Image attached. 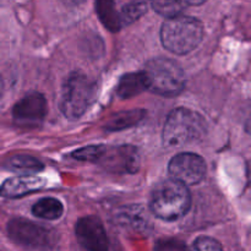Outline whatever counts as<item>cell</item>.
<instances>
[{
  "label": "cell",
  "instance_id": "cell-1",
  "mask_svg": "<svg viewBox=\"0 0 251 251\" xmlns=\"http://www.w3.org/2000/svg\"><path fill=\"white\" fill-rule=\"evenodd\" d=\"M206 132L207 124L203 117L188 108H176L167 117L162 141L167 149H178L201 141Z\"/></svg>",
  "mask_w": 251,
  "mask_h": 251
},
{
  "label": "cell",
  "instance_id": "cell-2",
  "mask_svg": "<svg viewBox=\"0 0 251 251\" xmlns=\"http://www.w3.org/2000/svg\"><path fill=\"white\" fill-rule=\"evenodd\" d=\"M203 38V25L191 16H179L168 19L161 29L162 44L169 51L184 55L193 51Z\"/></svg>",
  "mask_w": 251,
  "mask_h": 251
},
{
  "label": "cell",
  "instance_id": "cell-3",
  "mask_svg": "<svg viewBox=\"0 0 251 251\" xmlns=\"http://www.w3.org/2000/svg\"><path fill=\"white\" fill-rule=\"evenodd\" d=\"M142 74L147 90L163 97L179 95L185 87V74L176 61L168 58H154L147 61Z\"/></svg>",
  "mask_w": 251,
  "mask_h": 251
},
{
  "label": "cell",
  "instance_id": "cell-4",
  "mask_svg": "<svg viewBox=\"0 0 251 251\" xmlns=\"http://www.w3.org/2000/svg\"><path fill=\"white\" fill-rule=\"evenodd\" d=\"M190 206L191 195L188 186L173 179L164 180L152 193L151 210L161 220H179L186 215Z\"/></svg>",
  "mask_w": 251,
  "mask_h": 251
},
{
  "label": "cell",
  "instance_id": "cell-5",
  "mask_svg": "<svg viewBox=\"0 0 251 251\" xmlns=\"http://www.w3.org/2000/svg\"><path fill=\"white\" fill-rule=\"evenodd\" d=\"M97 95V85L81 73H74L66 78L61 91L60 109L68 119L76 120L85 114Z\"/></svg>",
  "mask_w": 251,
  "mask_h": 251
},
{
  "label": "cell",
  "instance_id": "cell-6",
  "mask_svg": "<svg viewBox=\"0 0 251 251\" xmlns=\"http://www.w3.org/2000/svg\"><path fill=\"white\" fill-rule=\"evenodd\" d=\"M7 234L12 242L32 250H49L58 242V235L54 230L26 218L10 221L7 223Z\"/></svg>",
  "mask_w": 251,
  "mask_h": 251
},
{
  "label": "cell",
  "instance_id": "cell-7",
  "mask_svg": "<svg viewBox=\"0 0 251 251\" xmlns=\"http://www.w3.org/2000/svg\"><path fill=\"white\" fill-rule=\"evenodd\" d=\"M140 152L131 145L107 147L100 146L95 163L118 174L136 173L140 168Z\"/></svg>",
  "mask_w": 251,
  "mask_h": 251
},
{
  "label": "cell",
  "instance_id": "cell-8",
  "mask_svg": "<svg viewBox=\"0 0 251 251\" xmlns=\"http://www.w3.org/2000/svg\"><path fill=\"white\" fill-rule=\"evenodd\" d=\"M168 172L173 180L184 185H195L203 180L207 172L205 159L193 152H183L171 159Z\"/></svg>",
  "mask_w": 251,
  "mask_h": 251
},
{
  "label": "cell",
  "instance_id": "cell-9",
  "mask_svg": "<svg viewBox=\"0 0 251 251\" xmlns=\"http://www.w3.org/2000/svg\"><path fill=\"white\" fill-rule=\"evenodd\" d=\"M47 112L48 108L44 96L38 92H32L14 105L12 117L20 126L36 127L43 123Z\"/></svg>",
  "mask_w": 251,
  "mask_h": 251
},
{
  "label": "cell",
  "instance_id": "cell-10",
  "mask_svg": "<svg viewBox=\"0 0 251 251\" xmlns=\"http://www.w3.org/2000/svg\"><path fill=\"white\" fill-rule=\"evenodd\" d=\"M75 234L86 251H108L109 240L102 222L96 216H86L76 223Z\"/></svg>",
  "mask_w": 251,
  "mask_h": 251
},
{
  "label": "cell",
  "instance_id": "cell-11",
  "mask_svg": "<svg viewBox=\"0 0 251 251\" xmlns=\"http://www.w3.org/2000/svg\"><path fill=\"white\" fill-rule=\"evenodd\" d=\"M44 185V180L39 176H14L2 183L0 188V195L2 198L15 199L21 198L27 194L41 190Z\"/></svg>",
  "mask_w": 251,
  "mask_h": 251
},
{
  "label": "cell",
  "instance_id": "cell-12",
  "mask_svg": "<svg viewBox=\"0 0 251 251\" xmlns=\"http://www.w3.org/2000/svg\"><path fill=\"white\" fill-rule=\"evenodd\" d=\"M146 90V80H145L142 71L129 73L122 76V78L119 80V83L117 86V95L123 100H127V98H132L140 95Z\"/></svg>",
  "mask_w": 251,
  "mask_h": 251
},
{
  "label": "cell",
  "instance_id": "cell-13",
  "mask_svg": "<svg viewBox=\"0 0 251 251\" xmlns=\"http://www.w3.org/2000/svg\"><path fill=\"white\" fill-rule=\"evenodd\" d=\"M118 220L124 227L130 228L132 230L146 232V230L152 229L149 218L145 216L144 211L137 206H129V207L123 208L122 212L118 215Z\"/></svg>",
  "mask_w": 251,
  "mask_h": 251
},
{
  "label": "cell",
  "instance_id": "cell-14",
  "mask_svg": "<svg viewBox=\"0 0 251 251\" xmlns=\"http://www.w3.org/2000/svg\"><path fill=\"white\" fill-rule=\"evenodd\" d=\"M145 117V110L142 109H132L120 112L118 114L113 115L107 124L104 125V129L107 131H120V130L129 129L134 126L137 123L141 122Z\"/></svg>",
  "mask_w": 251,
  "mask_h": 251
},
{
  "label": "cell",
  "instance_id": "cell-15",
  "mask_svg": "<svg viewBox=\"0 0 251 251\" xmlns=\"http://www.w3.org/2000/svg\"><path fill=\"white\" fill-rule=\"evenodd\" d=\"M96 9H97L98 17L100 19L102 24L107 27L109 31L118 32L122 28V22H120L119 11L117 10V5L114 1L109 0H100L96 2Z\"/></svg>",
  "mask_w": 251,
  "mask_h": 251
},
{
  "label": "cell",
  "instance_id": "cell-16",
  "mask_svg": "<svg viewBox=\"0 0 251 251\" xmlns=\"http://www.w3.org/2000/svg\"><path fill=\"white\" fill-rule=\"evenodd\" d=\"M64 206L58 199L54 198H44L37 201L32 206V213L39 218L44 220H58L63 216Z\"/></svg>",
  "mask_w": 251,
  "mask_h": 251
},
{
  "label": "cell",
  "instance_id": "cell-17",
  "mask_svg": "<svg viewBox=\"0 0 251 251\" xmlns=\"http://www.w3.org/2000/svg\"><path fill=\"white\" fill-rule=\"evenodd\" d=\"M9 166L12 171L24 176H33L37 172L43 171V163L31 156H15L10 159Z\"/></svg>",
  "mask_w": 251,
  "mask_h": 251
},
{
  "label": "cell",
  "instance_id": "cell-18",
  "mask_svg": "<svg viewBox=\"0 0 251 251\" xmlns=\"http://www.w3.org/2000/svg\"><path fill=\"white\" fill-rule=\"evenodd\" d=\"M147 11V4L142 1L136 2H127L124 6L120 9L119 16L122 26H127V25L132 24L134 21L139 20L140 17Z\"/></svg>",
  "mask_w": 251,
  "mask_h": 251
},
{
  "label": "cell",
  "instance_id": "cell-19",
  "mask_svg": "<svg viewBox=\"0 0 251 251\" xmlns=\"http://www.w3.org/2000/svg\"><path fill=\"white\" fill-rule=\"evenodd\" d=\"M189 6L188 1H153L152 7L157 14L162 15L164 17H176L181 15V11Z\"/></svg>",
  "mask_w": 251,
  "mask_h": 251
},
{
  "label": "cell",
  "instance_id": "cell-20",
  "mask_svg": "<svg viewBox=\"0 0 251 251\" xmlns=\"http://www.w3.org/2000/svg\"><path fill=\"white\" fill-rule=\"evenodd\" d=\"M154 251H189L185 243L176 238H162L154 245Z\"/></svg>",
  "mask_w": 251,
  "mask_h": 251
},
{
  "label": "cell",
  "instance_id": "cell-21",
  "mask_svg": "<svg viewBox=\"0 0 251 251\" xmlns=\"http://www.w3.org/2000/svg\"><path fill=\"white\" fill-rule=\"evenodd\" d=\"M190 251H225L217 240L210 237H200L195 240Z\"/></svg>",
  "mask_w": 251,
  "mask_h": 251
},
{
  "label": "cell",
  "instance_id": "cell-22",
  "mask_svg": "<svg viewBox=\"0 0 251 251\" xmlns=\"http://www.w3.org/2000/svg\"><path fill=\"white\" fill-rule=\"evenodd\" d=\"M2 92H4V82H2V77L0 75V98H1Z\"/></svg>",
  "mask_w": 251,
  "mask_h": 251
}]
</instances>
